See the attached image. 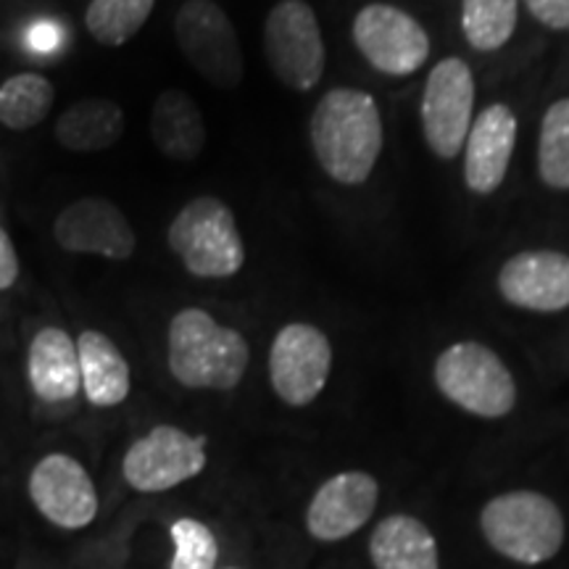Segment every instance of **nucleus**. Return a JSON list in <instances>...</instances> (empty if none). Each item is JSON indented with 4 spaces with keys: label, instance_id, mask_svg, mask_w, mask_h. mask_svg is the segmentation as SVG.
Returning <instances> with one entry per match:
<instances>
[{
    "label": "nucleus",
    "instance_id": "4",
    "mask_svg": "<svg viewBox=\"0 0 569 569\" xmlns=\"http://www.w3.org/2000/svg\"><path fill=\"white\" fill-rule=\"evenodd\" d=\"M167 246L184 272L198 280H230L246 267V243L230 206L217 196H198L174 213Z\"/></svg>",
    "mask_w": 569,
    "mask_h": 569
},
{
    "label": "nucleus",
    "instance_id": "9",
    "mask_svg": "<svg viewBox=\"0 0 569 569\" xmlns=\"http://www.w3.org/2000/svg\"><path fill=\"white\" fill-rule=\"evenodd\" d=\"M330 372L332 343L317 325H284L269 346V386L288 407L303 409L315 403Z\"/></svg>",
    "mask_w": 569,
    "mask_h": 569
},
{
    "label": "nucleus",
    "instance_id": "22",
    "mask_svg": "<svg viewBox=\"0 0 569 569\" xmlns=\"http://www.w3.org/2000/svg\"><path fill=\"white\" fill-rule=\"evenodd\" d=\"M56 103V88L38 71H19L0 82V124L24 132L46 122Z\"/></svg>",
    "mask_w": 569,
    "mask_h": 569
},
{
    "label": "nucleus",
    "instance_id": "21",
    "mask_svg": "<svg viewBox=\"0 0 569 569\" xmlns=\"http://www.w3.org/2000/svg\"><path fill=\"white\" fill-rule=\"evenodd\" d=\"M124 109L111 98H82L56 122V140L67 151L98 153L117 146L124 134Z\"/></svg>",
    "mask_w": 569,
    "mask_h": 569
},
{
    "label": "nucleus",
    "instance_id": "24",
    "mask_svg": "<svg viewBox=\"0 0 569 569\" xmlns=\"http://www.w3.org/2000/svg\"><path fill=\"white\" fill-rule=\"evenodd\" d=\"M153 6L156 0H92L84 13V27L96 42L119 48L146 27Z\"/></svg>",
    "mask_w": 569,
    "mask_h": 569
},
{
    "label": "nucleus",
    "instance_id": "6",
    "mask_svg": "<svg viewBox=\"0 0 569 569\" xmlns=\"http://www.w3.org/2000/svg\"><path fill=\"white\" fill-rule=\"evenodd\" d=\"M264 56L288 90L309 92L322 82L327 51L322 27L306 0H280L264 21Z\"/></svg>",
    "mask_w": 569,
    "mask_h": 569
},
{
    "label": "nucleus",
    "instance_id": "15",
    "mask_svg": "<svg viewBox=\"0 0 569 569\" xmlns=\"http://www.w3.org/2000/svg\"><path fill=\"white\" fill-rule=\"evenodd\" d=\"M498 293L511 306L536 315L569 309V256L549 248L515 253L498 269Z\"/></svg>",
    "mask_w": 569,
    "mask_h": 569
},
{
    "label": "nucleus",
    "instance_id": "28",
    "mask_svg": "<svg viewBox=\"0 0 569 569\" xmlns=\"http://www.w3.org/2000/svg\"><path fill=\"white\" fill-rule=\"evenodd\" d=\"M21 274V261L17 248H13V240L9 238V232L0 227V293L3 290H11L17 284Z\"/></svg>",
    "mask_w": 569,
    "mask_h": 569
},
{
    "label": "nucleus",
    "instance_id": "7",
    "mask_svg": "<svg viewBox=\"0 0 569 569\" xmlns=\"http://www.w3.org/2000/svg\"><path fill=\"white\" fill-rule=\"evenodd\" d=\"M475 74L459 56L438 61L427 74L419 119L427 148L440 161H453L465 151L469 127L475 122Z\"/></svg>",
    "mask_w": 569,
    "mask_h": 569
},
{
    "label": "nucleus",
    "instance_id": "30",
    "mask_svg": "<svg viewBox=\"0 0 569 569\" xmlns=\"http://www.w3.org/2000/svg\"><path fill=\"white\" fill-rule=\"evenodd\" d=\"M230 569H232V567H230Z\"/></svg>",
    "mask_w": 569,
    "mask_h": 569
},
{
    "label": "nucleus",
    "instance_id": "8",
    "mask_svg": "<svg viewBox=\"0 0 569 569\" xmlns=\"http://www.w3.org/2000/svg\"><path fill=\"white\" fill-rule=\"evenodd\" d=\"M177 46L206 82L238 88L243 82V51L227 11L213 0H184L174 17Z\"/></svg>",
    "mask_w": 569,
    "mask_h": 569
},
{
    "label": "nucleus",
    "instance_id": "5",
    "mask_svg": "<svg viewBox=\"0 0 569 569\" xmlns=\"http://www.w3.org/2000/svg\"><path fill=\"white\" fill-rule=\"evenodd\" d=\"M432 380L443 398L472 417L501 419L517 407L515 375L493 348L478 340L443 348L432 367Z\"/></svg>",
    "mask_w": 569,
    "mask_h": 569
},
{
    "label": "nucleus",
    "instance_id": "17",
    "mask_svg": "<svg viewBox=\"0 0 569 569\" xmlns=\"http://www.w3.org/2000/svg\"><path fill=\"white\" fill-rule=\"evenodd\" d=\"M27 380L40 401H71L82 388L77 340L61 327H40L30 340V351H27Z\"/></svg>",
    "mask_w": 569,
    "mask_h": 569
},
{
    "label": "nucleus",
    "instance_id": "19",
    "mask_svg": "<svg viewBox=\"0 0 569 569\" xmlns=\"http://www.w3.org/2000/svg\"><path fill=\"white\" fill-rule=\"evenodd\" d=\"M375 569H440L438 540L422 519L390 515L369 536Z\"/></svg>",
    "mask_w": 569,
    "mask_h": 569
},
{
    "label": "nucleus",
    "instance_id": "13",
    "mask_svg": "<svg viewBox=\"0 0 569 569\" xmlns=\"http://www.w3.org/2000/svg\"><path fill=\"white\" fill-rule=\"evenodd\" d=\"M34 509L61 530H82L98 517V490L82 461L48 453L30 472Z\"/></svg>",
    "mask_w": 569,
    "mask_h": 569
},
{
    "label": "nucleus",
    "instance_id": "2",
    "mask_svg": "<svg viewBox=\"0 0 569 569\" xmlns=\"http://www.w3.org/2000/svg\"><path fill=\"white\" fill-rule=\"evenodd\" d=\"M167 365L182 388L234 390L251 365V346L234 327L219 325L206 309L188 306L167 330Z\"/></svg>",
    "mask_w": 569,
    "mask_h": 569
},
{
    "label": "nucleus",
    "instance_id": "27",
    "mask_svg": "<svg viewBox=\"0 0 569 569\" xmlns=\"http://www.w3.org/2000/svg\"><path fill=\"white\" fill-rule=\"evenodd\" d=\"M540 24L557 32H569V0H525Z\"/></svg>",
    "mask_w": 569,
    "mask_h": 569
},
{
    "label": "nucleus",
    "instance_id": "16",
    "mask_svg": "<svg viewBox=\"0 0 569 569\" xmlns=\"http://www.w3.org/2000/svg\"><path fill=\"white\" fill-rule=\"evenodd\" d=\"M517 113L490 103L475 117L465 142V184L475 196H490L507 180L517 146Z\"/></svg>",
    "mask_w": 569,
    "mask_h": 569
},
{
    "label": "nucleus",
    "instance_id": "10",
    "mask_svg": "<svg viewBox=\"0 0 569 569\" xmlns=\"http://www.w3.org/2000/svg\"><path fill=\"white\" fill-rule=\"evenodd\" d=\"M209 465L206 438L174 425H159L127 448L124 482L138 493H163L198 478Z\"/></svg>",
    "mask_w": 569,
    "mask_h": 569
},
{
    "label": "nucleus",
    "instance_id": "12",
    "mask_svg": "<svg viewBox=\"0 0 569 569\" xmlns=\"http://www.w3.org/2000/svg\"><path fill=\"white\" fill-rule=\"evenodd\" d=\"M53 238L61 251L101 256L109 261L132 259L138 238L124 211L109 198L88 196L71 201L53 222Z\"/></svg>",
    "mask_w": 569,
    "mask_h": 569
},
{
    "label": "nucleus",
    "instance_id": "18",
    "mask_svg": "<svg viewBox=\"0 0 569 569\" xmlns=\"http://www.w3.org/2000/svg\"><path fill=\"white\" fill-rule=\"evenodd\" d=\"M151 138L163 159L190 163L206 148V122L193 98L169 88L156 98L151 111Z\"/></svg>",
    "mask_w": 569,
    "mask_h": 569
},
{
    "label": "nucleus",
    "instance_id": "29",
    "mask_svg": "<svg viewBox=\"0 0 569 569\" xmlns=\"http://www.w3.org/2000/svg\"><path fill=\"white\" fill-rule=\"evenodd\" d=\"M27 42H30L34 51L51 53V51H56V48H59V42H61L59 27L48 24V21H40V24H34L30 34H27Z\"/></svg>",
    "mask_w": 569,
    "mask_h": 569
},
{
    "label": "nucleus",
    "instance_id": "11",
    "mask_svg": "<svg viewBox=\"0 0 569 569\" xmlns=\"http://www.w3.org/2000/svg\"><path fill=\"white\" fill-rule=\"evenodd\" d=\"M353 46L372 69L386 77H409L430 56V34L409 11L390 3H369L353 17Z\"/></svg>",
    "mask_w": 569,
    "mask_h": 569
},
{
    "label": "nucleus",
    "instance_id": "3",
    "mask_svg": "<svg viewBox=\"0 0 569 569\" xmlns=\"http://www.w3.org/2000/svg\"><path fill=\"white\" fill-rule=\"evenodd\" d=\"M480 530L490 549L522 567H538L561 551L567 538L557 501L538 490H507L480 511Z\"/></svg>",
    "mask_w": 569,
    "mask_h": 569
},
{
    "label": "nucleus",
    "instance_id": "25",
    "mask_svg": "<svg viewBox=\"0 0 569 569\" xmlns=\"http://www.w3.org/2000/svg\"><path fill=\"white\" fill-rule=\"evenodd\" d=\"M538 174L551 190H569V98L551 103L538 134Z\"/></svg>",
    "mask_w": 569,
    "mask_h": 569
},
{
    "label": "nucleus",
    "instance_id": "1",
    "mask_svg": "<svg viewBox=\"0 0 569 569\" xmlns=\"http://www.w3.org/2000/svg\"><path fill=\"white\" fill-rule=\"evenodd\" d=\"M309 140L332 182L346 188L365 184L386 146L380 106L367 90L332 88L311 111Z\"/></svg>",
    "mask_w": 569,
    "mask_h": 569
},
{
    "label": "nucleus",
    "instance_id": "23",
    "mask_svg": "<svg viewBox=\"0 0 569 569\" xmlns=\"http://www.w3.org/2000/svg\"><path fill=\"white\" fill-rule=\"evenodd\" d=\"M517 0H461V32L480 53H496L517 30Z\"/></svg>",
    "mask_w": 569,
    "mask_h": 569
},
{
    "label": "nucleus",
    "instance_id": "26",
    "mask_svg": "<svg viewBox=\"0 0 569 569\" xmlns=\"http://www.w3.org/2000/svg\"><path fill=\"white\" fill-rule=\"evenodd\" d=\"M174 557L169 569H217L219 543L209 525L182 517L172 525Z\"/></svg>",
    "mask_w": 569,
    "mask_h": 569
},
{
    "label": "nucleus",
    "instance_id": "14",
    "mask_svg": "<svg viewBox=\"0 0 569 569\" xmlns=\"http://www.w3.org/2000/svg\"><path fill=\"white\" fill-rule=\"evenodd\" d=\"M380 501V482L361 469L332 475L317 488L306 509V530L322 543L351 538L372 519Z\"/></svg>",
    "mask_w": 569,
    "mask_h": 569
},
{
    "label": "nucleus",
    "instance_id": "20",
    "mask_svg": "<svg viewBox=\"0 0 569 569\" xmlns=\"http://www.w3.org/2000/svg\"><path fill=\"white\" fill-rule=\"evenodd\" d=\"M84 398L98 409H111L127 401L132 372L124 353L101 330H84L77 338Z\"/></svg>",
    "mask_w": 569,
    "mask_h": 569
}]
</instances>
